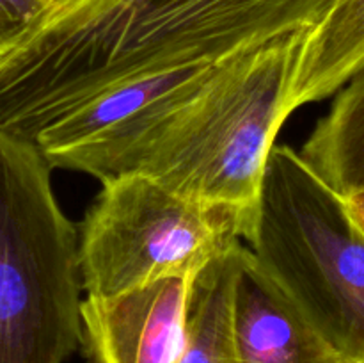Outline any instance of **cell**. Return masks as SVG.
Here are the masks:
<instances>
[{"label": "cell", "instance_id": "277c9868", "mask_svg": "<svg viewBox=\"0 0 364 363\" xmlns=\"http://www.w3.org/2000/svg\"><path fill=\"white\" fill-rule=\"evenodd\" d=\"M249 242L311 322L364 362V224L290 146L270 149Z\"/></svg>", "mask_w": 364, "mask_h": 363}, {"label": "cell", "instance_id": "5b68a950", "mask_svg": "<svg viewBox=\"0 0 364 363\" xmlns=\"http://www.w3.org/2000/svg\"><path fill=\"white\" fill-rule=\"evenodd\" d=\"M249 237L237 209L188 198L141 173L102 182L78 238L87 298H116L166 278L194 280Z\"/></svg>", "mask_w": 364, "mask_h": 363}, {"label": "cell", "instance_id": "52a82bcc", "mask_svg": "<svg viewBox=\"0 0 364 363\" xmlns=\"http://www.w3.org/2000/svg\"><path fill=\"white\" fill-rule=\"evenodd\" d=\"M240 363H364L333 344L242 246L233 285Z\"/></svg>", "mask_w": 364, "mask_h": 363}, {"label": "cell", "instance_id": "8fae6325", "mask_svg": "<svg viewBox=\"0 0 364 363\" xmlns=\"http://www.w3.org/2000/svg\"><path fill=\"white\" fill-rule=\"evenodd\" d=\"M46 2H48L50 6H53V4H60V2H64V0H46Z\"/></svg>", "mask_w": 364, "mask_h": 363}, {"label": "cell", "instance_id": "ba28073f", "mask_svg": "<svg viewBox=\"0 0 364 363\" xmlns=\"http://www.w3.org/2000/svg\"><path fill=\"white\" fill-rule=\"evenodd\" d=\"M348 82L297 155L364 224V70Z\"/></svg>", "mask_w": 364, "mask_h": 363}, {"label": "cell", "instance_id": "9c48e42d", "mask_svg": "<svg viewBox=\"0 0 364 363\" xmlns=\"http://www.w3.org/2000/svg\"><path fill=\"white\" fill-rule=\"evenodd\" d=\"M242 246L213 260L191 281L178 363H240L231 301Z\"/></svg>", "mask_w": 364, "mask_h": 363}, {"label": "cell", "instance_id": "7a4b0ae2", "mask_svg": "<svg viewBox=\"0 0 364 363\" xmlns=\"http://www.w3.org/2000/svg\"><path fill=\"white\" fill-rule=\"evenodd\" d=\"M361 70L364 4H358L242 57L149 132L112 177L141 173L188 198L233 206L251 237L265 162L284 121Z\"/></svg>", "mask_w": 364, "mask_h": 363}, {"label": "cell", "instance_id": "3957f363", "mask_svg": "<svg viewBox=\"0 0 364 363\" xmlns=\"http://www.w3.org/2000/svg\"><path fill=\"white\" fill-rule=\"evenodd\" d=\"M78 233L32 142L0 132V363H64L80 331Z\"/></svg>", "mask_w": 364, "mask_h": 363}, {"label": "cell", "instance_id": "30bf717a", "mask_svg": "<svg viewBox=\"0 0 364 363\" xmlns=\"http://www.w3.org/2000/svg\"><path fill=\"white\" fill-rule=\"evenodd\" d=\"M48 7L46 0H0V57L20 45Z\"/></svg>", "mask_w": 364, "mask_h": 363}, {"label": "cell", "instance_id": "8992f818", "mask_svg": "<svg viewBox=\"0 0 364 363\" xmlns=\"http://www.w3.org/2000/svg\"><path fill=\"white\" fill-rule=\"evenodd\" d=\"M191 281L166 278L116 298H85L80 331L92 363H178Z\"/></svg>", "mask_w": 364, "mask_h": 363}, {"label": "cell", "instance_id": "6da1fadb", "mask_svg": "<svg viewBox=\"0 0 364 363\" xmlns=\"http://www.w3.org/2000/svg\"><path fill=\"white\" fill-rule=\"evenodd\" d=\"M364 0H64L0 57V132L31 142L95 96L224 63Z\"/></svg>", "mask_w": 364, "mask_h": 363}]
</instances>
